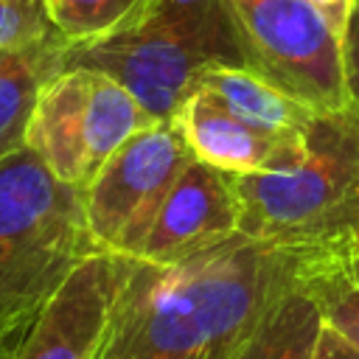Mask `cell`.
Wrapping results in <instances>:
<instances>
[{"label": "cell", "mask_w": 359, "mask_h": 359, "mask_svg": "<svg viewBox=\"0 0 359 359\" xmlns=\"http://www.w3.org/2000/svg\"><path fill=\"white\" fill-rule=\"evenodd\" d=\"M17 334H22V331H14V328H8V325L0 320V339H6V337H17Z\"/></svg>", "instance_id": "603a6c76"}, {"label": "cell", "mask_w": 359, "mask_h": 359, "mask_svg": "<svg viewBox=\"0 0 359 359\" xmlns=\"http://www.w3.org/2000/svg\"><path fill=\"white\" fill-rule=\"evenodd\" d=\"M213 65H244L224 0L202 6L151 0L135 25L59 50V70L81 67L115 79L154 121H171Z\"/></svg>", "instance_id": "3957f363"}, {"label": "cell", "mask_w": 359, "mask_h": 359, "mask_svg": "<svg viewBox=\"0 0 359 359\" xmlns=\"http://www.w3.org/2000/svg\"><path fill=\"white\" fill-rule=\"evenodd\" d=\"M188 160L174 121L151 123L115 149L81 188L93 244L132 258Z\"/></svg>", "instance_id": "8992f818"}, {"label": "cell", "mask_w": 359, "mask_h": 359, "mask_svg": "<svg viewBox=\"0 0 359 359\" xmlns=\"http://www.w3.org/2000/svg\"><path fill=\"white\" fill-rule=\"evenodd\" d=\"M233 191L247 238L294 255L351 244L359 230V112H320L297 157L233 177Z\"/></svg>", "instance_id": "7a4b0ae2"}, {"label": "cell", "mask_w": 359, "mask_h": 359, "mask_svg": "<svg viewBox=\"0 0 359 359\" xmlns=\"http://www.w3.org/2000/svg\"><path fill=\"white\" fill-rule=\"evenodd\" d=\"M238 233L233 177L199 160H188L160 202L132 258L171 264Z\"/></svg>", "instance_id": "ba28073f"}, {"label": "cell", "mask_w": 359, "mask_h": 359, "mask_svg": "<svg viewBox=\"0 0 359 359\" xmlns=\"http://www.w3.org/2000/svg\"><path fill=\"white\" fill-rule=\"evenodd\" d=\"M81 188L20 146L0 160V320L25 331L67 272L95 252Z\"/></svg>", "instance_id": "277c9868"}, {"label": "cell", "mask_w": 359, "mask_h": 359, "mask_svg": "<svg viewBox=\"0 0 359 359\" xmlns=\"http://www.w3.org/2000/svg\"><path fill=\"white\" fill-rule=\"evenodd\" d=\"M294 286L314 300L323 325L359 348V261L348 247L294 255Z\"/></svg>", "instance_id": "7c38bea8"}, {"label": "cell", "mask_w": 359, "mask_h": 359, "mask_svg": "<svg viewBox=\"0 0 359 359\" xmlns=\"http://www.w3.org/2000/svg\"><path fill=\"white\" fill-rule=\"evenodd\" d=\"M311 3L325 17V22L331 25V31L342 39L345 25H348V17H351V8H353L356 0H311Z\"/></svg>", "instance_id": "ffe728a7"}, {"label": "cell", "mask_w": 359, "mask_h": 359, "mask_svg": "<svg viewBox=\"0 0 359 359\" xmlns=\"http://www.w3.org/2000/svg\"><path fill=\"white\" fill-rule=\"evenodd\" d=\"M154 121L146 107L115 79L87 70V165L95 168L121 149L132 135L149 129Z\"/></svg>", "instance_id": "9a60e30c"}, {"label": "cell", "mask_w": 359, "mask_h": 359, "mask_svg": "<svg viewBox=\"0 0 359 359\" xmlns=\"http://www.w3.org/2000/svg\"><path fill=\"white\" fill-rule=\"evenodd\" d=\"M48 45H62L53 31L45 0H0V50L25 53Z\"/></svg>", "instance_id": "e0dca14e"}, {"label": "cell", "mask_w": 359, "mask_h": 359, "mask_svg": "<svg viewBox=\"0 0 359 359\" xmlns=\"http://www.w3.org/2000/svg\"><path fill=\"white\" fill-rule=\"evenodd\" d=\"M168 3H177V6H202V3H213V0H168Z\"/></svg>", "instance_id": "cb8c5ba5"}, {"label": "cell", "mask_w": 359, "mask_h": 359, "mask_svg": "<svg viewBox=\"0 0 359 359\" xmlns=\"http://www.w3.org/2000/svg\"><path fill=\"white\" fill-rule=\"evenodd\" d=\"M224 6L247 67L314 112L351 107L339 36L311 0H224Z\"/></svg>", "instance_id": "5b68a950"}, {"label": "cell", "mask_w": 359, "mask_h": 359, "mask_svg": "<svg viewBox=\"0 0 359 359\" xmlns=\"http://www.w3.org/2000/svg\"><path fill=\"white\" fill-rule=\"evenodd\" d=\"M196 90H208L236 118L283 143H303L320 115L247 65H213L202 73Z\"/></svg>", "instance_id": "8fae6325"}, {"label": "cell", "mask_w": 359, "mask_h": 359, "mask_svg": "<svg viewBox=\"0 0 359 359\" xmlns=\"http://www.w3.org/2000/svg\"><path fill=\"white\" fill-rule=\"evenodd\" d=\"M171 121L194 160L233 177L283 165L306 143H283L261 135L208 90H194Z\"/></svg>", "instance_id": "9c48e42d"}, {"label": "cell", "mask_w": 359, "mask_h": 359, "mask_svg": "<svg viewBox=\"0 0 359 359\" xmlns=\"http://www.w3.org/2000/svg\"><path fill=\"white\" fill-rule=\"evenodd\" d=\"M339 48H342V73H345L348 104L359 112V0L351 8L345 34L339 39Z\"/></svg>", "instance_id": "ac0fdd59"}, {"label": "cell", "mask_w": 359, "mask_h": 359, "mask_svg": "<svg viewBox=\"0 0 359 359\" xmlns=\"http://www.w3.org/2000/svg\"><path fill=\"white\" fill-rule=\"evenodd\" d=\"M311 359H359V348L351 345V342H348L345 337H339L337 331H331L328 325H323Z\"/></svg>", "instance_id": "d6986e66"}, {"label": "cell", "mask_w": 359, "mask_h": 359, "mask_svg": "<svg viewBox=\"0 0 359 359\" xmlns=\"http://www.w3.org/2000/svg\"><path fill=\"white\" fill-rule=\"evenodd\" d=\"M121 283V255L95 250L50 292L11 359H98Z\"/></svg>", "instance_id": "52a82bcc"}, {"label": "cell", "mask_w": 359, "mask_h": 359, "mask_svg": "<svg viewBox=\"0 0 359 359\" xmlns=\"http://www.w3.org/2000/svg\"><path fill=\"white\" fill-rule=\"evenodd\" d=\"M151 0H45L48 20L65 45L107 39L135 25Z\"/></svg>", "instance_id": "2e32d148"}, {"label": "cell", "mask_w": 359, "mask_h": 359, "mask_svg": "<svg viewBox=\"0 0 359 359\" xmlns=\"http://www.w3.org/2000/svg\"><path fill=\"white\" fill-rule=\"evenodd\" d=\"M345 247H348V252H351V255L359 261V230H356V236L351 238V244H345Z\"/></svg>", "instance_id": "7402d4cb"}, {"label": "cell", "mask_w": 359, "mask_h": 359, "mask_svg": "<svg viewBox=\"0 0 359 359\" xmlns=\"http://www.w3.org/2000/svg\"><path fill=\"white\" fill-rule=\"evenodd\" d=\"M320 328L314 300L292 283L261 314L236 359H311Z\"/></svg>", "instance_id": "4fadbf2b"}, {"label": "cell", "mask_w": 359, "mask_h": 359, "mask_svg": "<svg viewBox=\"0 0 359 359\" xmlns=\"http://www.w3.org/2000/svg\"><path fill=\"white\" fill-rule=\"evenodd\" d=\"M294 283V255L241 233L171 264L121 255L98 359H236Z\"/></svg>", "instance_id": "6da1fadb"}, {"label": "cell", "mask_w": 359, "mask_h": 359, "mask_svg": "<svg viewBox=\"0 0 359 359\" xmlns=\"http://www.w3.org/2000/svg\"><path fill=\"white\" fill-rule=\"evenodd\" d=\"M3 56H6V53H3V50H0V59H3Z\"/></svg>", "instance_id": "d4e9b609"}, {"label": "cell", "mask_w": 359, "mask_h": 359, "mask_svg": "<svg viewBox=\"0 0 359 359\" xmlns=\"http://www.w3.org/2000/svg\"><path fill=\"white\" fill-rule=\"evenodd\" d=\"M25 146L62 182L87 185V70L67 67L42 84L25 129Z\"/></svg>", "instance_id": "30bf717a"}, {"label": "cell", "mask_w": 359, "mask_h": 359, "mask_svg": "<svg viewBox=\"0 0 359 359\" xmlns=\"http://www.w3.org/2000/svg\"><path fill=\"white\" fill-rule=\"evenodd\" d=\"M62 45L6 53L0 59V160L25 146V129L39 90L53 73H59Z\"/></svg>", "instance_id": "5bb4252c"}, {"label": "cell", "mask_w": 359, "mask_h": 359, "mask_svg": "<svg viewBox=\"0 0 359 359\" xmlns=\"http://www.w3.org/2000/svg\"><path fill=\"white\" fill-rule=\"evenodd\" d=\"M17 339H20V334L0 339V359H11V351H14V342H17Z\"/></svg>", "instance_id": "44dd1931"}]
</instances>
